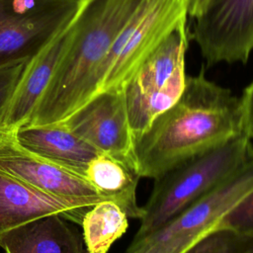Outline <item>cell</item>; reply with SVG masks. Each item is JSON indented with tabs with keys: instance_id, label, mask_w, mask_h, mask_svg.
Here are the masks:
<instances>
[{
	"instance_id": "ac0fdd59",
	"label": "cell",
	"mask_w": 253,
	"mask_h": 253,
	"mask_svg": "<svg viewBox=\"0 0 253 253\" xmlns=\"http://www.w3.org/2000/svg\"><path fill=\"white\" fill-rule=\"evenodd\" d=\"M31 57L15 59L0 65V133L9 102Z\"/></svg>"
},
{
	"instance_id": "3957f363",
	"label": "cell",
	"mask_w": 253,
	"mask_h": 253,
	"mask_svg": "<svg viewBox=\"0 0 253 253\" xmlns=\"http://www.w3.org/2000/svg\"><path fill=\"white\" fill-rule=\"evenodd\" d=\"M251 160L253 144L241 132L156 177L150 196L142 207L140 225L133 239L141 238L163 225L220 186Z\"/></svg>"
},
{
	"instance_id": "9c48e42d",
	"label": "cell",
	"mask_w": 253,
	"mask_h": 253,
	"mask_svg": "<svg viewBox=\"0 0 253 253\" xmlns=\"http://www.w3.org/2000/svg\"><path fill=\"white\" fill-rule=\"evenodd\" d=\"M62 123L100 152L128 164L137 172L135 139L123 88L99 93Z\"/></svg>"
},
{
	"instance_id": "9a60e30c",
	"label": "cell",
	"mask_w": 253,
	"mask_h": 253,
	"mask_svg": "<svg viewBox=\"0 0 253 253\" xmlns=\"http://www.w3.org/2000/svg\"><path fill=\"white\" fill-rule=\"evenodd\" d=\"M85 178L105 200L117 204L130 218L140 219L142 207L136 199L140 176L128 164L106 153H99L89 163Z\"/></svg>"
},
{
	"instance_id": "7c38bea8",
	"label": "cell",
	"mask_w": 253,
	"mask_h": 253,
	"mask_svg": "<svg viewBox=\"0 0 253 253\" xmlns=\"http://www.w3.org/2000/svg\"><path fill=\"white\" fill-rule=\"evenodd\" d=\"M94 205L77 199L53 196L0 170V237L34 219L61 214L81 224L83 216Z\"/></svg>"
},
{
	"instance_id": "d6986e66",
	"label": "cell",
	"mask_w": 253,
	"mask_h": 253,
	"mask_svg": "<svg viewBox=\"0 0 253 253\" xmlns=\"http://www.w3.org/2000/svg\"><path fill=\"white\" fill-rule=\"evenodd\" d=\"M218 227L253 235V189L224 215Z\"/></svg>"
},
{
	"instance_id": "52a82bcc",
	"label": "cell",
	"mask_w": 253,
	"mask_h": 253,
	"mask_svg": "<svg viewBox=\"0 0 253 253\" xmlns=\"http://www.w3.org/2000/svg\"><path fill=\"white\" fill-rule=\"evenodd\" d=\"M83 0H0V65L33 56Z\"/></svg>"
},
{
	"instance_id": "ffe728a7",
	"label": "cell",
	"mask_w": 253,
	"mask_h": 253,
	"mask_svg": "<svg viewBox=\"0 0 253 253\" xmlns=\"http://www.w3.org/2000/svg\"><path fill=\"white\" fill-rule=\"evenodd\" d=\"M242 114V131L253 138V82L248 85L240 98Z\"/></svg>"
},
{
	"instance_id": "8992f818",
	"label": "cell",
	"mask_w": 253,
	"mask_h": 253,
	"mask_svg": "<svg viewBox=\"0 0 253 253\" xmlns=\"http://www.w3.org/2000/svg\"><path fill=\"white\" fill-rule=\"evenodd\" d=\"M187 18V0H144L113 44L100 93L123 88L143 60Z\"/></svg>"
},
{
	"instance_id": "5bb4252c",
	"label": "cell",
	"mask_w": 253,
	"mask_h": 253,
	"mask_svg": "<svg viewBox=\"0 0 253 253\" xmlns=\"http://www.w3.org/2000/svg\"><path fill=\"white\" fill-rule=\"evenodd\" d=\"M61 214H49L0 237L6 253H88L78 230Z\"/></svg>"
},
{
	"instance_id": "30bf717a",
	"label": "cell",
	"mask_w": 253,
	"mask_h": 253,
	"mask_svg": "<svg viewBox=\"0 0 253 253\" xmlns=\"http://www.w3.org/2000/svg\"><path fill=\"white\" fill-rule=\"evenodd\" d=\"M0 170L53 196L93 205L105 201L85 177L23 148L13 132L0 133Z\"/></svg>"
},
{
	"instance_id": "8fae6325",
	"label": "cell",
	"mask_w": 253,
	"mask_h": 253,
	"mask_svg": "<svg viewBox=\"0 0 253 253\" xmlns=\"http://www.w3.org/2000/svg\"><path fill=\"white\" fill-rule=\"evenodd\" d=\"M78 12L79 10L62 24L28 61L9 102L2 132H12L29 122L58 61L70 43Z\"/></svg>"
},
{
	"instance_id": "4fadbf2b",
	"label": "cell",
	"mask_w": 253,
	"mask_h": 253,
	"mask_svg": "<svg viewBox=\"0 0 253 253\" xmlns=\"http://www.w3.org/2000/svg\"><path fill=\"white\" fill-rule=\"evenodd\" d=\"M12 132L23 148L83 177L91 160L102 153L62 122L25 124Z\"/></svg>"
},
{
	"instance_id": "e0dca14e",
	"label": "cell",
	"mask_w": 253,
	"mask_h": 253,
	"mask_svg": "<svg viewBox=\"0 0 253 253\" xmlns=\"http://www.w3.org/2000/svg\"><path fill=\"white\" fill-rule=\"evenodd\" d=\"M185 253H253V235L216 227Z\"/></svg>"
},
{
	"instance_id": "7a4b0ae2",
	"label": "cell",
	"mask_w": 253,
	"mask_h": 253,
	"mask_svg": "<svg viewBox=\"0 0 253 253\" xmlns=\"http://www.w3.org/2000/svg\"><path fill=\"white\" fill-rule=\"evenodd\" d=\"M143 1H82L70 43L27 124L63 122L100 93L113 44Z\"/></svg>"
},
{
	"instance_id": "ba28073f",
	"label": "cell",
	"mask_w": 253,
	"mask_h": 253,
	"mask_svg": "<svg viewBox=\"0 0 253 253\" xmlns=\"http://www.w3.org/2000/svg\"><path fill=\"white\" fill-rule=\"evenodd\" d=\"M192 38L209 65L245 63L253 50V0H211Z\"/></svg>"
},
{
	"instance_id": "2e32d148",
	"label": "cell",
	"mask_w": 253,
	"mask_h": 253,
	"mask_svg": "<svg viewBox=\"0 0 253 253\" xmlns=\"http://www.w3.org/2000/svg\"><path fill=\"white\" fill-rule=\"evenodd\" d=\"M128 216L112 201H101L83 216V240L88 253H108L128 227Z\"/></svg>"
},
{
	"instance_id": "6da1fadb",
	"label": "cell",
	"mask_w": 253,
	"mask_h": 253,
	"mask_svg": "<svg viewBox=\"0 0 253 253\" xmlns=\"http://www.w3.org/2000/svg\"><path fill=\"white\" fill-rule=\"evenodd\" d=\"M241 132L240 98L204 72L187 75L180 98L135 139L137 173L155 179Z\"/></svg>"
},
{
	"instance_id": "277c9868",
	"label": "cell",
	"mask_w": 253,
	"mask_h": 253,
	"mask_svg": "<svg viewBox=\"0 0 253 253\" xmlns=\"http://www.w3.org/2000/svg\"><path fill=\"white\" fill-rule=\"evenodd\" d=\"M189 37L187 21H184L158 44L123 86L134 139L183 93Z\"/></svg>"
},
{
	"instance_id": "44dd1931",
	"label": "cell",
	"mask_w": 253,
	"mask_h": 253,
	"mask_svg": "<svg viewBox=\"0 0 253 253\" xmlns=\"http://www.w3.org/2000/svg\"><path fill=\"white\" fill-rule=\"evenodd\" d=\"M211 0H187L188 16L193 19L198 18L206 9Z\"/></svg>"
},
{
	"instance_id": "5b68a950",
	"label": "cell",
	"mask_w": 253,
	"mask_h": 253,
	"mask_svg": "<svg viewBox=\"0 0 253 253\" xmlns=\"http://www.w3.org/2000/svg\"><path fill=\"white\" fill-rule=\"evenodd\" d=\"M252 189L253 160L157 229L132 239L126 253H185L218 227L224 215Z\"/></svg>"
}]
</instances>
